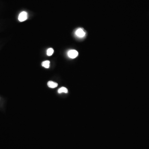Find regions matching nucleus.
<instances>
[{
  "label": "nucleus",
  "instance_id": "1",
  "mask_svg": "<svg viewBox=\"0 0 149 149\" xmlns=\"http://www.w3.org/2000/svg\"><path fill=\"white\" fill-rule=\"evenodd\" d=\"M27 18V14L26 12H23L19 15L18 19L20 22H23L26 20Z\"/></svg>",
  "mask_w": 149,
  "mask_h": 149
},
{
  "label": "nucleus",
  "instance_id": "2",
  "mask_svg": "<svg viewBox=\"0 0 149 149\" xmlns=\"http://www.w3.org/2000/svg\"><path fill=\"white\" fill-rule=\"evenodd\" d=\"M78 53L75 50H71L68 51V56L71 58H75L77 57Z\"/></svg>",
  "mask_w": 149,
  "mask_h": 149
},
{
  "label": "nucleus",
  "instance_id": "3",
  "mask_svg": "<svg viewBox=\"0 0 149 149\" xmlns=\"http://www.w3.org/2000/svg\"><path fill=\"white\" fill-rule=\"evenodd\" d=\"M75 34L79 37H83L86 35V33L82 29H78L75 32Z\"/></svg>",
  "mask_w": 149,
  "mask_h": 149
},
{
  "label": "nucleus",
  "instance_id": "4",
  "mask_svg": "<svg viewBox=\"0 0 149 149\" xmlns=\"http://www.w3.org/2000/svg\"><path fill=\"white\" fill-rule=\"evenodd\" d=\"M48 86L49 88H54L58 86V84L56 82H53V81H49L47 83Z\"/></svg>",
  "mask_w": 149,
  "mask_h": 149
},
{
  "label": "nucleus",
  "instance_id": "5",
  "mask_svg": "<svg viewBox=\"0 0 149 149\" xmlns=\"http://www.w3.org/2000/svg\"><path fill=\"white\" fill-rule=\"evenodd\" d=\"M50 63L49 60H46L45 61L43 62L42 63V66H43L45 68H49L50 66Z\"/></svg>",
  "mask_w": 149,
  "mask_h": 149
},
{
  "label": "nucleus",
  "instance_id": "6",
  "mask_svg": "<svg viewBox=\"0 0 149 149\" xmlns=\"http://www.w3.org/2000/svg\"><path fill=\"white\" fill-rule=\"evenodd\" d=\"M68 92V89L66 88L65 87H62L60 88L58 90V92L59 93H67Z\"/></svg>",
  "mask_w": 149,
  "mask_h": 149
},
{
  "label": "nucleus",
  "instance_id": "7",
  "mask_svg": "<svg viewBox=\"0 0 149 149\" xmlns=\"http://www.w3.org/2000/svg\"><path fill=\"white\" fill-rule=\"evenodd\" d=\"M54 49L52 48H49L47 51V55L48 56H51L54 53Z\"/></svg>",
  "mask_w": 149,
  "mask_h": 149
}]
</instances>
